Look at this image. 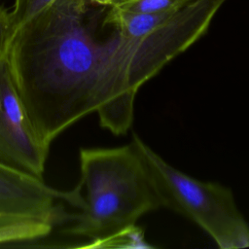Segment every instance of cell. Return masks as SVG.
<instances>
[{"mask_svg":"<svg viewBox=\"0 0 249 249\" xmlns=\"http://www.w3.org/2000/svg\"><path fill=\"white\" fill-rule=\"evenodd\" d=\"M55 0H15L14 7L9 12L14 32L25 21L51 6Z\"/></svg>","mask_w":249,"mask_h":249,"instance_id":"cell-7","label":"cell"},{"mask_svg":"<svg viewBox=\"0 0 249 249\" xmlns=\"http://www.w3.org/2000/svg\"><path fill=\"white\" fill-rule=\"evenodd\" d=\"M80 167L85 204L72 214L64 231L89 241L79 247H114L131 234L143 215L162 207L131 142L116 148H83Z\"/></svg>","mask_w":249,"mask_h":249,"instance_id":"cell-2","label":"cell"},{"mask_svg":"<svg viewBox=\"0 0 249 249\" xmlns=\"http://www.w3.org/2000/svg\"><path fill=\"white\" fill-rule=\"evenodd\" d=\"M131 143L142 159L161 206L200 227L221 249L249 247V224L231 189L189 176L166 162L136 133Z\"/></svg>","mask_w":249,"mask_h":249,"instance_id":"cell-3","label":"cell"},{"mask_svg":"<svg viewBox=\"0 0 249 249\" xmlns=\"http://www.w3.org/2000/svg\"><path fill=\"white\" fill-rule=\"evenodd\" d=\"M89 3L102 5V6H113L115 4H118L120 2H123L124 0H88Z\"/></svg>","mask_w":249,"mask_h":249,"instance_id":"cell-9","label":"cell"},{"mask_svg":"<svg viewBox=\"0 0 249 249\" xmlns=\"http://www.w3.org/2000/svg\"><path fill=\"white\" fill-rule=\"evenodd\" d=\"M190 0H124L114 7L128 13L162 14L178 10Z\"/></svg>","mask_w":249,"mask_h":249,"instance_id":"cell-6","label":"cell"},{"mask_svg":"<svg viewBox=\"0 0 249 249\" xmlns=\"http://www.w3.org/2000/svg\"><path fill=\"white\" fill-rule=\"evenodd\" d=\"M50 145L29 116L7 52L0 58V163L43 179Z\"/></svg>","mask_w":249,"mask_h":249,"instance_id":"cell-5","label":"cell"},{"mask_svg":"<svg viewBox=\"0 0 249 249\" xmlns=\"http://www.w3.org/2000/svg\"><path fill=\"white\" fill-rule=\"evenodd\" d=\"M14 33L9 12L0 6V58L8 52Z\"/></svg>","mask_w":249,"mask_h":249,"instance_id":"cell-8","label":"cell"},{"mask_svg":"<svg viewBox=\"0 0 249 249\" xmlns=\"http://www.w3.org/2000/svg\"><path fill=\"white\" fill-rule=\"evenodd\" d=\"M88 0H55L21 24L8 49L12 73L29 116L51 144L96 113L115 135L130 128L134 100L147 82L113 27L102 34Z\"/></svg>","mask_w":249,"mask_h":249,"instance_id":"cell-1","label":"cell"},{"mask_svg":"<svg viewBox=\"0 0 249 249\" xmlns=\"http://www.w3.org/2000/svg\"><path fill=\"white\" fill-rule=\"evenodd\" d=\"M82 185L69 191L54 189L31 175L0 163V231L14 242L47 236L53 229L71 221L61 202L84 207Z\"/></svg>","mask_w":249,"mask_h":249,"instance_id":"cell-4","label":"cell"},{"mask_svg":"<svg viewBox=\"0 0 249 249\" xmlns=\"http://www.w3.org/2000/svg\"><path fill=\"white\" fill-rule=\"evenodd\" d=\"M2 243H9V238L6 234H4L3 232L0 231V244Z\"/></svg>","mask_w":249,"mask_h":249,"instance_id":"cell-10","label":"cell"}]
</instances>
